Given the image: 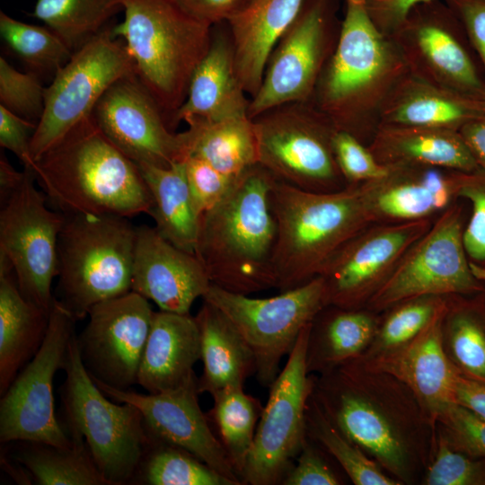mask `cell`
I'll return each instance as SVG.
<instances>
[{
  "label": "cell",
  "instance_id": "60d3db41",
  "mask_svg": "<svg viewBox=\"0 0 485 485\" xmlns=\"http://www.w3.org/2000/svg\"><path fill=\"white\" fill-rule=\"evenodd\" d=\"M0 35L8 48L32 72L55 74L71 57L73 51L48 27L26 23L0 12Z\"/></svg>",
  "mask_w": 485,
  "mask_h": 485
},
{
  "label": "cell",
  "instance_id": "8d00e7d4",
  "mask_svg": "<svg viewBox=\"0 0 485 485\" xmlns=\"http://www.w3.org/2000/svg\"><path fill=\"white\" fill-rule=\"evenodd\" d=\"M123 11L115 0H36L31 15L75 52Z\"/></svg>",
  "mask_w": 485,
  "mask_h": 485
},
{
  "label": "cell",
  "instance_id": "f1b7e54d",
  "mask_svg": "<svg viewBox=\"0 0 485 485\" xmlns=\"http://www.w3.org/2000/svg\"><path fill=\"white\" fill-rule=\"evenodd\" d=\"M379 110L380 123L456 130L484 114L479 98L438 86L410 71L394 84Z\"/></svg>",
  "mask_w": 485,
  "mask_h": 485
},
{
  "label": "cell",
  "instance_id": "7dc6e473",
  "mask_svg": "<svg viewBox=\"0 0 485 485\" xmlns=\"http://www.w3.org/2000/svg\"><path fill=\"white\" fill-rule=\"evenodd\" d=\"M184 165L190 192L200 216L226 196L238 178L228 176L192 155L185 159Z\"/></svg>",
  "mask_w": 485,
  "mask_h": 485
},
{
  "label": "cell",
  "instance_id": "e0dca14e",
  "mask_svg": "<svg viewBox=\"0 0 485 485\" xmlns=\"http://www.w3.org/2000/svg\"><path fill=\"white\" fill-rule=\"evenodd\" d=\"M432 225L428 218L368 225L344 243L319 276L326 305L358 309L391 275L406 251Z\"/></svg>",
  "mask_w": 485,
  "mask_h": 485
},
{
  "label": "cell",
  "instance_id": "91938a15",
  "mask_svg": "<svg viewBox=\"0 0 485 485\" xmlns=\"http://www.w3.org/2000/svg\"><path fill=\"white\" fill-rule=\"evenodd\" d=\"M480 109L485 113V94L479 98Z\"/></svg>",
  "mask_w": 485,
  "mask_h": 485
},
{
  "label": "cell",
  "instance_id": "f6af8a7d",
  "mask_svg": "<svg viewBox=\"0 0 485 485\" xmlns=\"http://www.w3.org/2000/svg\"><path fill=\"white\" fill-rule=\"evenodd\" d=\"M459 198L471 204V215L463 227V241L470 261L485 267V171L467 172Z\"/></svg>",
  "mask_w": 485,
  "mask_h": 485
},
{
  "label": "cell",
  "instance_id": "d4e9b609",
  "mask_svg": "<svg viewBox=\"0 0 485 485\" xmlns=\"http://www.w3.org/2000/svg\"><path fill=\"white\" fill-rule=\"evenodd\" d=\"M247 96L235 73L229 26L215 24L210 47L192 75L187 98L175 112L171 129L192 118L215 121L248 116Z\"/></svg>",
  "mask_w": 485,
  "mask_h": 485
},
{
  "label": "cell",
  "instance_id": "9a60e30c",
  "mask_svg": "<svg viewBox=\"0 0 485 485\" xmlns=\"http://www.w3.org/2000/svg\"><path fill=\"white\" fill-rule=\"evenodd\" d=\"M311 322L269 387L246 465L245 484H281L306 437V407L313 388L305 361Z\"/></svg>",
  "mask_w": 485,
  "mask_h": 485
},
{
  "label": "cell",
  "instance_id": "2e32d148",
  "mask_svg": "<svg viewBox=\"0 0 485 485\" xmlns=\"http://www.w3.org/2000/svg\"><path fill=\"white\" fill-rule=\"evenodd\" d=\"M148 301L130 291L89 310L88 323L76 340L82 362L94 381L118 390L137 384L154 313Z\"/></svg>",
  "mask_w": 485,
  "mask_h": 485
},
{
  "label": "cell",
  "instance_id": "836d02e7",
  "mask_svg": "<svg viewBox=\"0 0 485 485\" xmlns=\"http://www.w3.org/2000/svg\"><path fill=\"white\" fill-rule=\"evenodd\" d=\"M186 123L188 156L198 157L234 178L259 163L254 123L248 116L215 121L192 118Z\"/></svg>",
  "mask_w": 485,
  "mask_h": 485
},
{
  "label": "cell",
  "instance_id": "74e56055",
  "mask_svg": "<svg viewBox=\"0 0 485 485\" xmlns=\"http://www.w3.org/2000/svg\"><path fill=\"white\" fill-rule=\"evenodd\" d=\"M147 437L133 481L147 485H234L190 452Z\"/></svg>",
  "mask_w": 485,
  "mask_h": 485
},
{
  "label": "cell",
  "instance_id": "52a82bcc",
  "mask_svg": "<svg viewBox=\"0 0 485 485\" xmlns=\"http://www.w3.org/2000/svg\"><path fill=\"white\" fill-rule=\"evenodd\" d=\"M63 370L60 397L69 437L85 442L110 485L133 481L148 439L140 410L107 399L82 362L75 334Z\"/></svg>",
  "mask_w": 485,
  "mask_h": 485
},
{
  "label": "cell",
  "instance_id": "484cf974",
  "mask_svg": "<svg viewBox=\"0 0 485 485\" xmlns=\"http://www.w3.org/2000/svg\"><path fill=\"white\" fill-rule=\"evenodd\" d=\"M199 359L200 338L195 316L154 311L137 384L148 393L176 389L197 378L193 367Z\"/></svg>",
  "mask_w": 485,
  "mask_h": 485
},
{
  "label": "cell",
  "instance_id": "6f0895ef",
  "mask_svg": "<svg viewBox=\"0 0 485 485\" xmlns=\"http://www.w3.org/2000/svg\"><path fill=\"white\" fill-rule=\"evenodd\" d=\"M23 172L16 171L1 153L0 155V202L4 201L19 185Z\"/></svg>",
  "mask_w": 485,
  "mask_h": 485
},
{
  "label": "cell",
  "instance_id": "ee69618b",
  "mask_svg": "<svg viewBox=\"0 0 485 485\" xmlns=\"http://www.w3.org/2000/svg\"><path fill=\"white\" fill-rule=\"evenodd\" d=\"M428 485H485V458L473 457L454 449L445 437L440 439L429 466Z\"/></svg>",
  "mask_w": 485,
  "mask_h": 485
},
{
  "label": "cell",
  "instance_id": "603a6c76",
  "mask_svg": "<svg viewBox=\"0 0 485 485\" xmlns=\"http://www.w3.org/2000/svg\"><path fill=\"white\" fill-rule=\"evenodd\" d=\"M210 285L195 254L170 242L155 227H137L131 291L162 311L190 313L195 300L203 297Z\"/></svg>",
  "mask_w": 485,
  "mask_h": 485
},
{
  "label": "cell",
  "instance_id": "ffe728a7",
  "mask_svg": "<svg viewBox=\"0 0 485 485\" xmlns=\"http://www.w3.org/2000/svg\"><path fill=\"white\" fill-rule=\"evenodd\" d=\"M449 304L408 343L373 355L358 356L343 364L385 374L405 384L429 416L437 419L455 403L454 385L459 369L444 348V326Z\"/></svg>",
  "mask_w": 485,
  "mask_h": 485
},
{
  "label": "cell",
  "instance_id": "9f6ffc18",
  "mask_svg": "<svg viewBox=\"0 0 485 485\" xmlns=\"http://www.w3.org/2000/svg\"><path fill=\"white\" fill-rule=\"evenodd\" d=\"M459 133L481 170L485 171V113L464 123Z\"/></svg>",
  "mask_w": 485,
  "mask_h": 485
},
{
  "label": "cell",
  "instance_id": "f35d334b",
  "mask_svg": "<svg viewBox=\"0 0 485 485\" xmlns=\"http://www.w3.org/2000/svg\"><path fill=\"white\" fill-rule=\"evenodd\" d=\"M445 323L454 364L463 375L485 384V290L471 301L449 305Z\"/></svg>",
  "mask_w": 485,
  "mask_h": 485
},
{
  "label": "cell",
  "instance_id": "9c48e42d",
  "mask_svg": "<svg viewBox=\"0 0 485 485\" xmlns=\"http://www.w3.org/2000/svg\"><path fill=\"white\" fill-rule=\"evenodd\" d=\"M203 301L219 309L251 349L258 382L269 387L280 363L293 350L300 333L326 306L325 283L317 276L278 295L254 298L211 284Z\"/></svg>",
  "mask_w": 485,
  "mask_h": 485
},
{
  "label": "cell",
  "instance_id": "ac0fdd59",
  "mask_svg": "<svg viewBox=\"0 0 485 485\" xmlns=\"http://www.w3.org/2000/svg\"><path fill=\"white\" fill-rule=\"evenodd\" d=\"M107 138L135 163L169 168L188 156L186 130L172 131L136 74L116 81L93 111Z\"/></svg>",
  "mask_w": 485,
  "mask_h": 485
},
{
  "label": "cell",
  "instance_id": "db71d44e",
  "mask_svg": "<svg viewBox=\"0 0 485 485\" xmlns=\"http://www.w3.org/2000/svg\"><path fill=\"white\" fill-rule=\"evenodd\" d=\"M194 18L215 25L228 22L244 10L252 0H173Z\"/></svg>",
  "mask_w": 485,
  "mask_h": 485
},
{
  "label": "cell",
  "instance_id": "6da1fadb",
  "mask_svg": "<svg viewBox=\"0 0 485 485\" xmlns=\"http://www.w3.org/2000/svg\"><path fill=\"white\" fill-rule=\"evenodd\" d=\"M49 202L65 215H150L153 199L137 165L102 133L93 113L31 168Z\"/></svg>",
  "mask_w": 485,
  "mask_h": 485
},
{
  "label": "cell",
  "instance_id": "d6986e66",
  "mask_svg": "<svg viewBox=\"0 0 485 485\" xmlns=\"http://www.w3.org/2000/svg\"><path fill=\"white\" fill-rule=\"evenodd\" d=\"M94 382L116 402L135 405L150 437L190 452L234 485H243L200 408L198 378L173 390L146 394Z\"/></svg>",
  "mask_w": 485,
  "mask_h": 485
},
{
  "label": "cell",
  "instance_id": "4dcf8cb0",
  "mask_svg": "<svg viewBox=\"0 0 485 485\" xmlns=\"http://www.w3.org/2000/svg\"><path fill=\"white\" fill-rule=\"evenodd\" d=\"M200 338L203 371L198 378L199 394L229 388L243 387L255 375V358L249 345L230 320L208 302L195 316Z\"/></svg>",
  "mask_w": 485,
  "mask_h": 485
},
{
  "label": "cell",
  "instance_id": "8fae6325",
  "mask_svg": "<svg viewBox=\"0 0 485 485\" xmlns=\"http://www.w3.org/2000/svg\"><path fill=\"white\" fill-rule=\"evenodd\" d=\"M37 185L32 169L24 167L19 185L0 202V259L12 267L23 296L49 314L66 215L47 207Z\"/></svg>",
  "mask_w": 485,
  "mask_h": 485
},
{
  "label": "cell",
  "instance_id": "cb8c5ba5",
  "mask_svg": "<svg viewBox=\"0 0 485 485\" xmlns=\"http://www.w3.org/2000/svg\"><path fill=\"white\" fill-rule=\"evenodd\" d=\"M392 38L399 42L410 73L466 96L480 98L485 94V81L471 56L444 25L408 20Z\"/></svg>",
  "mask_w": 485,
  "mask_h": 485
},
{
  "label": "cell",
  "instance_id": "83f0119b",
  "mask_svg": "<svg viewBox=\"0 0 485 485\" xmlns=\"http://www.w3.org/2000/svg\"><path fill=\"white\" fill-rule=\"evenodd\" d=\"M383 165H426L462 172L481 170L459 130L380 123L367 146Z\"/></svg>",
  "mask_w": 485,
  "mask_h": 485
},
{
  "label": "cell",
  "instance_id": "ab89813d",
  "mask_svg": "<svg viewBox=\"0 0 485 485\" xmlns=\"http://www.w3.org/2000/svg\"><path fill=\"white\" fill-rule=\"evenodd\" d=\"M306 434L329 453L356 485H397L364 451L346 437L310 396L305 414Z\"/></svg>",
  "mask_w": 485,
  "mask_h": 485
},
{
  "label": "cell",
  "instance_id": "d6a6232c",
  "mask_svg": "<svg viewBox=\"0 0 485 485\" xmlns=\"http://www.w3.org/2000/svg\"><path fill=\"white\" fill-rule=\"evenodd\" d=\"M324 306L313 319L306 348V367L327 373L362 354L375 337L377 325L359 309Z\"/></svg>",
  "mask_w": 485,
  "mask_h": 485
},
{
  "label": "cell",
  "instance_id": "f546056e",
  "mask_svg": "<svg viewBox=\"0 0 485 485\" xmlns=\"http://www.w3.org/2000/svg\"><path fill=\"white\" fill-rule=\"evenodd\" d=\"M48 320L23 296L13 269L0 260V395L40 348Z\"/></svg>",
  "mask_w": 485,
  "mask_h": 485
},
{
  "label": "cell",
  "instance_id": "b9f144b4",
  "mask_svg": "<svg viewBox=\"0 0 485 485\" xmlns=\"http://www.w3.org/2000/svg\"><path fill=\"white\" fill-rule=\"evenodd\" d=\"M448 303L443 296H422L399 303L375 334L374 354L399 348L418 336Z\"/></svg>",
  "mask_w": 485,
  "mask_h": 485
},
{
  "label": "cell",
  "instance_id": "3957f363",
  "mask_svg": "<svg viewBox=\"0 0 485 485\" xmlns=\"http://www.w3.org/2000/svg\"><path fill=\"white\" fill-rule=\"evenodd\" d=\"M271 207L277 222L273 273L279 292L319 276L344 243L372 224L360 184L316 192L275 180Z\"/></svg>",
  "mask_w": 485,
  "mask_h": 485
},
{
  "label": "cell",
  "instance_id": "d590c367",
  "mask_svg": "<svg viewBox=\"0 0 485 485\" xmlns=\"http://www.w3.org/2000/svg\"><path fill=\"white\" fill-rule=\"evenodd\" d=\"M69 446L20 441L15 458L40 485H110L84 440Z\"/></svg>",
  "mask_w": 485,
  "mask_h": 485
},
{
  "label": "cell",
  "instance_id": "f5cc1de1",
  "mask_svg": "<svg viewBox=\"0 0 485 485\" xmlns=\"http://www.w3.org/2000/svg\"><path fill=\"white\" fill-rule=\"evenodd\" d=\"M460 19L485 71V0H446Z\"/></svg>",
  "mask_w": 485,
  "mask_h": 485
},
{
  "label": "cell",
  "instance_id": "7a4b0ae2",
  "mask_svg": "<svg viewBox=\"0 0 485 485\" xmlns=\"http://www.w3.org/2000/svg\"><path fill=\"white\" fill-rule=\"evenodd\" d=\"M275 178L260 163L240 175L226 196L202 214L195 255L211 284L250 295L275 288Z\"/></svg>",
  "mask_w": 485,
  "mask_h": 485
},
{
  "label": "cell",
  "instance_id": "4fadbf2b",
  "mask_svg": "<svg viewBox=\"0 0 485 485\" xmlns=\"http://www.w3.org/2000/svg\"><path fill=\"white\" fill-rule=\"evenodd\" d=\"M75 320L55 299L44 341L0 400V441H31L69 446L55 413L53 383L63 369Z\"/></svg>",
  "mask_w": 485,
  "mask_h": 485
},
{
  "label": "cell",
  "instance_id": "680465c9",
  "mask_svg": "<svg viewBox=\"0 0 485 485\" xmlns=\"http://www.w3.org/2000/svg\"><path fill=\"white\" fill-rule=\"evenodd\" d=\"M470 267L473 276L485 284V267L479 266L472 261H470Z\"/></svg>",
  "mask_w": 485,
  "mask_h": 485
},
{
  "label": "cell",
  "instance_id": "7bdbcfd3",
  "mask_svg": "<svg viewBox=\"0 0 485 485\" xmlns=\"http://www.w3.org/2000/svg\"><path fill=\"white\" fill-rule=\"evenodd\" d=\"M45 89L37 73L20 72L0 57V105L38 124L44 110Z\"/></svg>",
  "mask_w": 485,
  "mask_h": 485
},
{
  "label": "cell",
  "instance_id": "ba28073f",
  "mask_svg": "<svg viewBox=\"0 0 485 485\" xmlns=\"http://www.w3.org/2000/svg\"><path fill=\"white\" fill-rule=\"evenodd\" d=\"M251 119L259 163L277 181L316 192L347 186L332 147L338 129L312 101L280 104Z\"/></svg>",
  "mask_w": 485,
  "mask_h": 485
},
{
  "label": "cell",
  "instance_id": "277c9868",
  "mask_svg": "<svg viewBox=\"0 0 485 485\" xmlns=\"http://www.w3.org/2000/svg\"><path fill=\"white\" fill-rule=\"evenodd\" d=\"M333 54L311 101L343 130L361 140L371 109L380 108L408 71L401 53L374 22L365 0H345Z\"/></svg>",
  "mask_w": 485,
  "mask_h": 485
},
{
  "label": "cell",
  "instance_id": "5b68a950",
  "mask_svg": "<svg viewBox=\"0 0 485 485\" xmlns=\"http://www.w3.org/2000/svg\"><path fill=\"white\" fill-rule=\"evenodd\" d=\"M115 2L122 7L124 20L114 24L113 34L124 40L136 75L171 129L192 75L210 47L213 25L190 15L173 0Z\"/></svg>",
  "mask_w": 485,
  "mask_h": 485
},
{
  "label": "cell",
  "instance_id": "11a10c76",
  "mask_svg": "<svg viewBox=\"0 0 485 485\" xmlns=\"http://www.w3.org/2000/svg\"><path fill=\"white\" fill-rule=\"evenodd\" d=\"M455 403L485 419V384L467 377L461 372L454 385Z\"/></svg>",
  "mask_w": 485,
  "mask_h": 485
},
{
  "label": "cell",
  "instance_id": "f907efd6",
  "mask_svg": "<svg viewBox=\"0 0 485 485\" xmlns=\"http://www.w3.org/2000/svg\"><path fill=\"white\" fill-rule=\"evenodd\" d=\"M37 124L24 119L0 105V145L11 151L24 167L32 168L31 142Z\"/></svg>",
  "mask_w": 485,
  "mask_h": 485
},
{
  "label": "cell",
  "instance_id": "c3c4849f",
  "mask_svg": "<svg viewBox=\"0 0 485 485\" xmlns=\"http://www.w3.org/2000/svg\"><path fill=\"white\" fill-rule=\"evenodd\" d=\"M445 439L455 450L473 457L485 458V419L454 403L439 417Z\"/></svg>",
  "mask_w": 485,
  "mask_h": 485
},
{
  "label": "cell",
  "instance_id": "7402d4cb",
  "mask_svg": "<svg viewBox=\"0 0 485 485\" xmlns=\"http://www.w3.org/2000/svg\"><path fill=\"white\" fill-rule=\"evenodd\" d=\"M434 166H387L381 177L360 183L371 223L427 219L459 198L465 174Z\"/></svg>",
  "mask_w": 485,
  "mask_h": 485
},
{
  "label": "cell",
  "instance_id": "816d5d0a",
  "mask_svg": "<svg viewBox=\"0 0 485 485\" xmlns=\"http://www.w3.org/2000/svg\"><path fill=\"white\" fill-rule=\"evenodd\" d=\"M368 12L381 32L392 37L414 9L432 0H365Z\"/></svg>",
  "mask_w": 485,
  "mask_h": 485
},
{
  "label": "cell",
  "instance_id": "7c38bea8",
  "mask_svg": "<svg viewBox=\"0 0 485 485\" xmlns=\"http://www.w3.org/2000/svg\"><path fill=\"white\" fill-rule=\"evenodd\" d=\"M463 211L453 204L403 254L367 301L384 310L406 300L447 295H475L485 284L472 274L463 241Z\"/></svg>",
  "mask_w": 485,
  "mask_h": 485
},
{
  "label": "cell",
  "instance_id": "e575fe53",
  "mask_svg": "<svg viewBox=\"0 0 485 485\" xmlns=\"http://www.w3.org/2000/svg\"><path fill=\"white\" fill-rule=\"evenodd\" d=\"M214 403L207 413L234 471L244 483L248 459L253 445L263 405L243 387H229L211 394Z\"/></svg>",
  "mask_w": 485,
  "mask_h": 485
},
{
  "label": "cell",
  "instance_id": "4316f807",
  "mask_svg": "<svg viewBox=\"0 0 485 485\" xmlns=\"http://www.w3.org/2000/svg\"><path fill=\"white\" fill-rule=\"evenodd\" d=\"M304 0H252L228 22L237 78L250 99L259 91L274 47Z\"/></svg>",
  "mask_w": 485,
  "mask_h": 485
},
{
  "label": "cell",
  "instance_id": "681fc988",
  "mask_svg": "<svg viewBox=\"0 0 485 485\" xmlns=\"http://www.w3.org/2000/svg\"><path fill=\"white\" fill-rule=\"evenodd\" d=\"M341 481L307 434L280 485H339Z\"/></svg>",
  "mask_w": 485,
  "mask_h": 485
},
{
  "label": "cell",
  "instance_id": "5bb4252c",
  "mask_svg": "<svg viewBox=\"0 0 485 485\" xmlns=\"http://www.w3.org/2000/svg\"><path fill=\"white\" fill-rule=\"evenodd\" d=\"M334 13V0H304L269 57L260 87L250 99V119L280 104L311 101L339 39Z\"/></svg>",
  "mask_w": 485,
  "mask_h": 485
},
{
  "label": "cell",
  "instance_id": "44dd1931",
  "mask_svg": "<svg viewBox=\"0 0 485 485\" xmlns=\"http://www.w3.org/2000/svg\"><path fill=\"white\" fill-rule=\"evenodd\" d=\"M312 396L346 437L373 454L385 468L405 477L408 452L403 439L360 385L332 370L318 381L313 379Z\"/></svg>",
  "mask_w": 485,
  "mask_h": 485
},
{
  "label": "cell",
  "instance_id": "bcb514c9",
  "mask_svg": "<svg viewBox=\"0 0 485 485\" xmlns=\"http://www.w3.org/2000/svg\"><path fill=\"white\" fill-rule=\"evenodd\" d=\"M332 147L339 169L347 185H356L384 175L387 166L381 164L362 141L348 132L336 130Z\"/></svg>",
  "mask_w": 485,
  "mask_h": 485
},
{
  "label": "cell",
  "instance_id": "1f68e13d",
  "mask_svg": "<svg viewBox=\"0 0 485 485\" xmlns=\"http://www.w3.org/2000/svg\"><path fill=\"white\" fill-rule=\"evenodd\" d=\"M136 164L152 196L150 216L155 229L178 248L195 254L200 215L190 192L184 162L169 168Z\"/></svg>",
  "mask_w": 485,
  "mask_h": 485
},
{
  "label": "cell",
  "instance_id": "30bf717a",
  "mask_svg": "<svg viewBox=\"0 0 485 485\" xmlns=\"http://www.w3.org/2000/svg\"><path fill=\"white\" fill-rule=\"evenodd\" d=\"M113 26L111 22L73 52L46 87L44 110L31 142L34 162L90 116L110 85L136 74L126 44L114 36Z\"/></svg>",
  "mask_w": 485,
  "mask_h": 485
},
{
  "label": "cell",
  "instance_id": "8992f818",
  "mask_svg": "<svg viewBox=\"0 0 485 485\" xmlns=\"http://www.w3.org/2000/svg\"><path fill=\"white\" fill-rule=\"evenodd\" d=\"M136 237L137 227L126 217L66 215L54 295L75 321L94 304L131 291Z\"/></svg>",
  "mask_w": 485,
  "mask_h": 485
}]
</instances>
